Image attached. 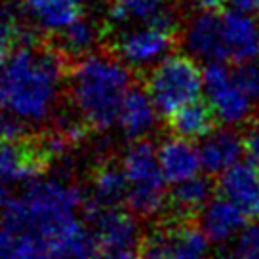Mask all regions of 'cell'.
<instances>
[{
	"label": "cell",
	"instance_id": "1",
	"mask_svg": "<svg viewBox=\"0 0 259 259\" xmlns=\"http://www.w3.org/2000/svg\"><path fill=\"white\" fill-rule=\"evenodd\" d=\"M63 59L56 46L25 40L0 67L2 103L21 126L52 118L65 84Z\"/></svg>",
	"mask_w": 259,
	"mask_h": 259
},
{
	"label": "cell",
	"instance_id": "2",
	"mask_svg": "<svg viewBox=\"0 0 259 259\" xmlns=\"http://www.w3.org/2000/svg\"><path fill=\"white\" fill-rule=\"evenodd\" d=\"M2 213L31 231L48 253L88 231L86 198L65 179H34L10 200Z\"/></svg>",
	"mask_w": 259,
	"mask_h": 259
},
{
	"label": "cell",
	"instance_id": "3",
	"mask_svg": "<svg viewBox=\"0 0 259 259\" xmlns=\"http://www.w3.org/2000/svg\"><path fill=\"white\" fill-rule=\"evenodd\" d=\"M67 86L78 118L96 132H107L118 122L122 103L134 84L130 67L114 54L92 52L71 67Z\"/></svg>",
	"mask_w": 259,
	"mask_h": 259
},
{
	"label": "cell",
	"instance_id": "4",
	"mask_svg": "<svg viewBox=\"0 0 259 259\" xmlns=\"http://www.w3.org/2000/svg\"><path fill=\"white\" fill-rule=\"evenodd\" d=\"M126 176V204L139 219H153L168 208V181L158 162V151L149 139L132 141L120 158Z\"/></svg>",
	"mask_w": 259,
	"mask_h": 259
},
{
	"label": "cell",
	"instance_id": "5",
	"mask_svg": "<svg viewBox=\"0 0 259 259\" xmlns=\"http://www.w3.org/2000/svg\"><path fill=\"white\" fill-rule=\"evenodd\" d=\"M147 92L160 116H170L204 94V69L189 54H170L149 69Z\"/></svg>",
	"mask_w": 259,
	"mask_h": 259
},
{
	"label": "cell",
	"instance_id": "6",
	"mask_svg": "<svg viewBox=\"0 0 259 259\" xmlns=\"http://www.w3.org/2000/svg\"><path fill=\"white\" fill-rule=\"evenodd\" d=\"M181 34V23L160 21V23L138 25L116 31L113 38V54L130 69L149 71L164 57L171 54Z\"/></svg>",
	"mask_w": 259,
	"mask_h": 259
},
{
	"label": "cell",
	"instance_id": "7",
	"mask_svg": "<svg viewBox=\"0 0 259 259\" xmlns=\"http://www.w3.org/2000/svg\"><path fill=\"white\" fill-rule=\"evenodd\" d=\"M141 259H208L210 240L194 221L168 219L141 240Z\"/></svg>",
	"mask_w": 259,
	"mask_h": 259
},
{
	"label": "cell",
	"instance_id": "8",
	"mask_svg": "<svg viewBox=\"0 0 259 259\" xmlns=\"http://www.w3.org/2000/svg\"><path fill=\"white\" fill-rule=\"evenodd\" d=\"M50 158L40 143H31L23 136L0 138V210L27 185L48 168Z\"/></svg>",
	"mask_w": 259,
	"mask_h": 259
},
{
	"label": "cell",
	"instance_id": "9",
	"mask_svg": "<svg viewBox=\"0 0 259 259\" xmlns=\"http://www.w3.org/2000/svg\"><path fill=\"white\" fill-rule=\"evenodd\" d=\"M204 96L218 120L225 126H240L253 116L255 103L225 63H206Z\"/></svg>",
	"mask_w": 259,
	"mask_h": 259
},
{
	"label": "cell",
	"instance_id": "10",
	"mask_svg": "<svg viewBox=\"0 0 259 259\" xmlns=\"http://www.w3.org/2000/svg\"><path fill=\"white\" fill-rule=\"evenodd\" d=\"M86 225L96 250H138L143 240L136 215L120 206L86 202Z\"/></svg>",
	"mask_w": 259,
	"mask_h": 259
},
{
	"label": "cell",
	"instance_id": "11",
	"mask_svg": "<svg viewBox=\"0 0 259 259\" xmlns=\"http://www.w3.org/2000/svg\"><path fill=\"white\" fill-rule=\"evenodd\" d=\"M179 42L196 61L223 63L227 61L225 36L221 14L211 10H198L181 25Z\"/></svg>",
	"mask_w": 259,
	"mask_h": 259
},
{
	"label": "cell",
	"instance_id": "12",
	"mask_svg": "<svg viewBox=\"0 0 259 259\" xmlns=\"http://www.w3.org/2000/svg\"><path fill=\"white\" fill-rule=\"evenodd\" d=\"M160 21L179 23L170 0H109L107 4V27L113 32Z\"/></svg>",
	"mask_w": 259,
	"mask_h": 259
},
{
	"label": "cell",
	"instance_id": "13",
	"mask_svg": "<svg viewBox=\"0 0 259 259\" xmlns=\"http://www.w3.org/2000/svg\"><path fill=\"white\" fill-rule=\"evenodd\" d=\"M202 170L208 176H221L223 171L233 168L240 162L244 154L242 134L235 126L221 124L211 134L200 141L198 145Z\"/></svg>",
	"mask_w": 259,
	"mask_h": 259
},
{
	"label": "cell",
	"instance_id": "14",
	"mask_svg": "<svg viewBox=\"0 0 259 259\" xmlns=\"http://www.w3.org/2000/svg\"><path fill=\"white\" fill-rule=\"evenodd\" d=\"M218 191L246 213L259 221V168L255 164L238 162L218 178Z\"/></svg>",
	"mask_w": 259,
	"mask_h": 259
},
{
	"label": "cell",
	"instance_id": "15",
	"mask_svg": "<svg viewBox=\"0 0 259 259\" xmlns=\"http://www.w3.org/2000/svg\"><path fill=\"white\" fill-rule=\"evenodd\" d=\"M248 221L250 219L246 218V213L221 194L213 196L198 215V225L204 235L208 236L211 244L219 246L233 242L248 227Z\"/></svg>",
	"mask_w": 259,
	"mask_h": 259
},
{
	"label": "cell",
	"instance_id": "16",
	"mask_svg": "<svg viewBox=\"0 0 259 259\" xmlns=\"http://www.w3.org/2000/svg\"><path fill=\"white\" fill-rule=\"evenodd\" d=\"M221 21L227 61L236 65L259 56V19L251 14L229 8L221 14Z\"/></svg>",
	"mask_w": 259,
	"mask_h": 259
},
{
	"label": "cell",
	"instance_id": "17",
	"mask_svg": "<svg viewBox=\"0 0 259 259\" xmlns=\"http://www.w3.org/2000/svg\"><path fill=\"white\" fill-rule=\"evenodd\" d=\"M156 151H158L162 174L170 185H178L187 179L196 178L202 170L198 147H194L193 141L189 139L174 136V138L164 139L156 147Z\"/></svg>",
	"mask_w": 259,
	"mask_h": 259
},
{
	"label": "cell",
	"instance_id": "18",
	"mask_svg": "<svg viewBox=\"0 0 259 259\" xmlns=\"http://www.w3.org/2000/svg\"><path fill=\"white\" fill-rule=\"evenodd\" d=\"M215 183L211 176H196L171 185V191L168 194V208L166 211L170 213V219L176 221H193L194 218L200 215L204 206L213 198V189Z\"/></svg>",
	"mask_w": 259,
	"mask_h": 259
},
{
	"label": "cell",
	"instance_id": "19",
	"mask_svg": "<svg viewBox=\"0 0 259 259\" xmlns=\"http://www.w3.org/2000/svg\"><path fill=\"white\" fill-rule=\"evenodd\" d=\"M158 109L151 99L147 88H138L132 86L128 96L124 99L118 114V128L128 139H145L158 124Z\"/></svg>",
	"mask_w": 259,
	"mask_h": 259
},
{
	"label": "cell",
	"instance_id": "20",
	"mask_svg": "<svg viewBox=\"0 0 259 259\" xmlns=\"http://www.w3.org/2000/svg\"><path fill=\"white\" fill-rule=\"evenodd\" d=\"M97 0H23V8L40 31L59 32L76 21L84 8Z\"/></svg>",
	"mask_w": 259,
	"mask_h": 259
},
{
	"label": "cell",
	"instance_id": "21",
	"mask_svg": "<svg viewBox=\"0 0 259 259\" xmlns=\"http://www.w3.org/2000/svg\"><path fill=\"white\" fill-rule=\"evenodd\" d=\"M126 176L120 162L101 160L90 174V198L88 204L94 206H120L126 202Z\"/></svg>",
	"mask_w": 259,
	"mask_h": 259
},
{
	"label": "cell",
	"instance_id": "22",
	"mask_svg": "<svg viewBox=\"0 0 259 259\" xmlns=\"http://www.w3.org/2000/svg\"><path fill=\"white\" fill-rule=\"evenodd\" d=\"M218 116L206 99H196L168 116V126L174 136L189 141H202L218 128Z\"/></svg>",
	"mask_w": 259,
	"mask_h": 259
},
{
	"label": "cell",
	"instance_id": "23",
	"mask_svg": "<svg viewBox=\"0 0 259 259\" xmlns=\"http://www.w3.org/2000/svg\"><path fill=\"white\" fill-rule=\"evenodd\" d=\"M48 248L14 219L0 211V259H44Z\"/></svg>",
	"mask_w": 259,
	"mask_h": 259
},
{
	"label": "cell",
	"instance_id": "24",
	"mask_svg": "<svg viewBox=\"0 0 259 259\" xmlns=\"http://www.w3.org/2000/svg\"><path fill=\"white\" fill-rule=\"evenodd\" d=\"M101 38V27L86 16H80L76 21L67 25L63 31L57 32L56 48L65 57L78 59L82 56H88L94 52Z\"/></svg>",
	"mask_w": 259,
	"mask_h": 259
},
{
	"label": "cell",
	"instance_id": "25",
	"mask_svg": "<svg viewBox=\"0 0 259 259\" xmlns=\"http://www.w3.org/2000/svg\"><path fill=\"white\" fill-rule=\"evenodd\" d=\"M25 40H29V36L23 31L19 16L10 6L0 4V67Z\"/></svg>",
	"mask_w": 259,
	"mask_h": 259
},
{
	"label": "cell",
	"instance_id": "26",
	"mask_svg": "<svg viewBox=\"0 0 259 259\" xmlns=\"http://www.w3.org/2000/svg\"><path fill=\"white\" fill-rule=\"evenodd\" d=\"M221 259H259V221H253L233 242L225 244Z\"/></svg>",
	"mask_w": 259,
	"mask_h": 259
},
{
	"label": "cell",
	"instance_id": "27",
	"mask_svg": "<svg viewBox=\"0 0 259 259\" xmlns=\"http://www.w3.org/2000/svg\"><path fill=\"white\" fill-rule=\"evenodd\" d=\"M44 259H96V246L90 231L54 248Z\"/></svg>",
	"mask_w": 259,
	"mask_h": 259
},
{
	"label": "cell",
	"instance_id": "28",
	"mask_svg": "<svg viewBox=\"0 0 259 259\" xmlns=\"http://www.w3.org/2000/svg\"><path fill=\"white\" fill-rule=\"evenodd\" d=\"M233 71H235L236 80L246 90V94L253 99L255 105H259V56L242 63H236Z\"/></svg>",
	"mask_w": 259,
	"mask_h": 259
},
{
	"label": "cell",
	"instance_id": "29",
	"mask_svg": "<svg viewBox=\"0 0 259 259\" xmlns=\"http://www.w3.org/2000/svg\"><path fill=\"white\" fill-rule=\"evenodd\" d=\"M242 139L244 154L248 156L251 164H255L259 168V116H251L250 120L244 124Z\"/></svg>",
	"mask_w": 259,
	"mask_h": 259
},
{
	"label": "cell",
	"instance_id": "30",
	"mask_svg": "<svg viewBox=\"0 0 259 259\" xmlns=\"http://www.w3.org/2000/svg\"><path fill=\"white\" fill-rule=\"evenodd\" d=\"M21 136V124L6 114L2 97H0V138H19Z\"/></svg>",
	"mask_w": 259,
	"mask_h": 259
},
{
	"label": "cell",
	"instance_id": "31",
	"mask_svg": "<svg viewBox=\"0 0 259 259\" xmlns=\"http://www.w3.org/2000/svg\"><path fill=\"white\" fill-rule=\"evenodd\" d=\"M229 8L240 10L246 14H255L259 12V0H227Z\"/></svg>",
	"mask_w": 259,
	"mask_h": 259
},
{
	"label": "cell",
	"instance_id": "32",
	"mask_svg": "<svg viewBox=\"0 0 259 259\" xmlns=\"http://www.w3.org/2000/svg\"><path fill=\"white\" fill-rule=\"evenodd\" d=\"M198 10H211L218 12L223 4H227V0H191Z\"/></svg>",
	"mask_w": 259,
	"mask_h": 259
}]
</instances>
